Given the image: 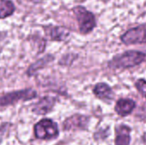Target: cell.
I'll use <instances>...</instances> for the list:
<instances>
[{
    "instance_id": "obj_3",
    "label": "cell",
    "mask_w": 146,
    "mask_h": 145,
    "mask_svg": "<svg viewBox=\"0 0 146 145\" xmlns=\"http://www.w3.org/2000/svg\"><path fill=\"white\" fill-rule=\"evenodd\" d=\"M73 12L76 17L79 25L80 32L82 34H88L93 31L97 26V21L94 14L87 10L81 5L75 6L73 9Z\"/></svg>"
},
{
    "instance_id": "obj_9",
    "label": "cell",
    "mask_w": 146,
    "mask_h": 145,
    "mask_svg": "<svg viewBox=\"0 0 146 145\" xmlns=\"http://www.w3.org/2000/svg\"><path fill=\"white\" fill-rule=\"evenodd\" d=\"M136 107V103L129 98H121L116 102L115 110L121 117L129 115Z\"/></svg>"
},
{
    "instance_id": "obj_10",
    "label": "cell",
    "mask_w": 146,
    "mask_h": 145,
    "mask_svg": "<svg viewBox=\"0 0 146 145\" xmlns=\"http://www.w3.org/2000/svg\"><path fill=\"white\" fill-rule=\"evenodd\" d=\"M94 95L101 100L110 101L113 99V91L110 86L105 83H98L93 88Z\"/></svg>"
},
{
    "instance_id": "obj_8",
    "label": "cell",
    "mask_w": 146,
    "mask_h": 145,
    "mask_svg": "<svg viewBox=\"0 0 146 145\" xmlns=\"http://www.w3.org/2000/svg\"><path fill=\"white\" fill-rule=\"evenodd\" d=\"M45 35L52 41H64L69 37V31L63 26H44Z\"/></svg>"
},
{
    "instance_id": "obj_5",
    "label": "cell",
    "mask_w": 146,
    "mask_h": 145,
    "mask_svg": "<svg viewBox=\"0 0 146 145\" xmlns=\"http://www.w3.org/2000/svg\"><path fill=\"white\" fill-rule=\"evenodd\" d=\"M121 41L126 45L146 43V23L127 30L121 36Z\"/></svg>"
},
{
    "instance_id": "obj_7",
    "label": "cell",
    "mask_w": 146,
    "mask_h": 145,
    "mask_svg": "<svg viewBox=\"0 0 146 145\" xmlns=\"http://www.w3.org/2000/svg\"><path fill=\"white\" fill-rule=\"evenodd\" d=\"M56 103V98L50 96H44L41 97L33 107V113L37 115H45L50 113Z\"/></svg>"
},
{
    "instance_id": "obj_6",
    "label": "cell",
    "mask_w": 146,
    "mask_h": 145,
    "mask_svg": "<svg viewBox=\"0 0 146 145\" xmlns=\"http://www.w3.org/2000/svg\"><path fill=\"white\" fill-rule=\"evenodd\" d=\"M90 119L88 116L83 115H74L67 118L62 123V129L64 131H77L86 130L88 126Z\"/></svg>"
},
{
    "instance_id": "obj_13",
    "label": "cell",
    "mask_w": 146,
    "mask_h": 145,
    "mask_svg": "<svg viewBox=\"0 0 146 145\" xmlns=\"http://www.w3.org/2000/svg\"><path fill=\"white\" fill-rule=\"evenodd\" d=\"M15 9V5L10 0H0V19L12 15Z\"/></svg>"
},
{
    "instance_id": "obj_12",
    "label": "cell",
    "mask_w": 146,
    "mask_h": 145,
    "mask_svg": "<svg viewBox=\"0 0 146 145\" xmlns=\"http://www.w3.org/2000/svg\"><path fill=\"white\" fill-rule=\"evenodd\" d=\"M131 128L127 126H121L116 131V138L115 140V145H129L131 141L130 137Z\"/></svg>"
},
{
    "instance_id": "obj_14",
    "label": "cell",
    "mask_w": 146,
    "mask_h": 145,
    "mask_svg": "<svg viewBox=\"0 0 146 145\" xmlns=\"http://www.w3.org/2000/svg\"><path fill=\"white\" fill-rule=\"evenodd\" d=\"M135 87L138 91L146 99V80L144 79H139L135 83Z\"/></svg>"
},
{
    "instance_id": "obj_2",
    "label": "cell",
    "mask_w": 146,
    "mask_h": 145,
    "mask_svg": "<svg viewBox=\"0 0 146 145\" xmlns=\"http://www.w3.org/2000/svg\"><path fill=\"white\" fill-rule=\"evenodd\" d=\"M38 97V92L33 88L14 91L0 95V108L8 107L19 102H27Z\"/></svg>"
},
{
    "instance_id": "obj_4",
    "label": "cell",
    "mask_w": 146,
    "mask_h": 145,
    "mask_svg": "<svg viewBox=\"0 0 146 145\" xmlns=\"http://www.w3.org/2000/svg\"><path fill=\"white\" fill-rule=\"evenodd\" d=\"M33 133L37 139L51 140L59 135L57 124L50 119H42L33 126Z\"/></svg>"
},
{
    "instance_id": "obj_11",
    "label": "cell",
    "mask_w": 146,
    "mask_h": 145,
    "mask_svg": "<svg viewBox=\"0 0 146 145\" xmlns=\"http://www.w3.org/2000/svg\"><path fill=\"white\" fill-rule=\"evenodd\" d=\"M53 60H54V56H51V55H47V56H45L38 59L34 63H33L32 65L29 66V68L27 70V74L29 77H32L33 74L37 73L38 71H39L40 69L44 68Z\"/></svg>"
},
{
    "instance_id": "obj_1",
    "label": "cell",
    "mask_w": 146,
    "mask_h": 145,
    "mask_svg": "<svg viewBox=\"0 0 146 145\" xmlns=\"http://www.w3.org/2000/svg\"><path fill=\"white\" fill-rule=\"evenodd\" d=\"M146 54L139 50H127L116 55L108 63L110 68L127 69L141 64L145 60Z\"/></svg>"
}]
</instances>
